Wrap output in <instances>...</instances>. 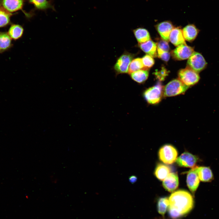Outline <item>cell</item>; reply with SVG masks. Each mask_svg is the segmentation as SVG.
<instances>
[{"label":"cell","mask_w":219,"mask_h":219,"mask_svg":"<svg viewBox=\"0 0 219 219\" xmlns=\"http://www.w3.org/2000/svg\"><path fill=\"white\" fill-rule=\"evenodd\" d=\"M10 17L9 13L0 10V27L5 26L9 23Z\"/></svg>","instance_id":"obj_26"},{"label":"cell","mask_w":219,"mask_h":219,"mask_svg":"<svg viewBox=\"0 0 219 219\" xmlns=\"http://www.w3.org/2000/svg\"><path fill=\"white\" fill-rule=\"evenodd\" d=\"M137 177L134 176H132L129 178L130 182L132 183L135 182L137 181Z\"/></svg>","instance_id":"obj_31"},{"label":"cell","mask_w":219,"mask_h":219,"mask_svg":"<svg viewBox=\"0 0 219 219\" xmlns=\"http://www.w3.org/2000/svg\"><path fill=\"white\" fill-rule=\"evenodd\" d=\"M11 44V38L5 33H0V49L5 50L9 48Z\"/></svg>","instance_id":"obj_25"},{"label":"cell","mask_w":219,"mask_h":219,"mask_svg":"<svg viewBox=\"0 0 219 219\" xmlns=\"http://www.w3.org/2000/svg\"><path fill=\"white\" fill-rule=\"evenodd\" d=\"M142 69L147 70L144 67L142 58H137L132 60L130 63L128 73L130 74L132 72Z\"/></svg>","instance_id":"obj_24"},{"label":"cell","mask_w":219,"mask_h":219,"mask_svg":"<svg viewBox=\"0 0 219 219\" xmlns=\"http://www.w3.org/2000/svg\"><path fill=\"white\" fill-rule=\"evenodd\" d=\"M156 28L162 39L169 41L170 34L174 28L172 23L169 21H163L157 24Z\"/></svg>","instance_id":"obj_12"},{"label":"cell","mask_w":219,"mask_h":219,"mask_svg":"<svg viewBox=\"0 0 219 219\" xmlns=\"http://www.w3.org/2000/svg\"><path fill=\"white\" fill-rule=\"evenodd\" d=\"M196 166L187 172L186 178L187 186L193 194L198 188L200 182L196 170Z\"/></svg>","instance_id":"obj_10"},{"label":"cell","mask_w":219,"mask_h":219,"mask_svg":"<svg viewBox=\"0 0 219 219\" xmlns=\"http://www.w3.org/2000/svg\"><path fill=\"white\" fill-rule=\"evenodd\" d=\"M178 76L179 79L189 87L196 84L200 79L198 73L188 66L180 69L178 72Z\"/></svg>","instance_id":"obj_4"},{"label":"cell","mask_w":219,"mask_h":219,"mask_svg":"<svg viewBox=\"0 0 219 219\" xmlns=\"http://www.w3.org/2000/svg\"><path fill=\"white\" fill-rule=\"evenodd\" d=\"M130 75L133 80L139 84H142L148 78L149 72L148 70L142 69L132 72Z\"/></svg>","instance_id":"obj_21"},{"label":"cell","mask_w":219,"mask_h":219,"mask_svg":"<svg viewBox=\"0 0 219 219\" xmlns=\"http://www.w3.org/2000/svg\"><path fill=\"white\" fill-rule=\"evenodd\" d=\"M170 171V169L168 166L159 163L156 167L154 174L158 179L162 181L167 176Z\"/></svg>","instance_id":"obj_19"},{"label":"cell","mask_w":219,"mask_h":219,"mask_svg":"<svg viewBox=\"0 0 219 219\" xmlns=\"http://www.w3.org/2000/svg\"><path fill=\"white\" fill-rule=\"evenodd\" d=\"M156 44L157 48L164 51H169L170 48L168 41L163 39L161 40L158 41Z\"/></svg>","instance_id":"obj_28"},{"label":"cell","mask_w":219,"mask_h":219,"mask_svg":"<svg viewBox=\"0 0 219 219\" xmlns=\"http://www.w3.org/2000/svg\"><path fill=\"white\" fill-rule=\"evenodd\" d=\"M155 74L157 78L160 81H162L164 80L168 75V72L166 69L163 68L160 71L156 72Z\"/></svg>","instance_id":"obj_30"},{"label":"cell","mask_w":219,"mask_h":219,"mask_svg":"<svg viewBox=\"0 0 219 219\" xmlns=\"http://www.w3.org/2000/svg\"><path fill=\"white\" fill-rule=\"evenodd\" d=\"M134 36L139 43H144L151 40L148 31L142 28H138L133 30Z\"/></svg>","instance_id":"obj_20"},{"label":"cell","mask_w":219,"mask_h":219,"mask_svg":"<svg viewBox=\"0 0 219 219\" xmlns=\"http://www.w3.org/2000/svg\"><path fill=\"white\" fill-rule=\"evenodd\" d=\"M4 8L10 12H13L22 9L23 0H2Z\"/></svg>","instance_id":"obj_17"},{"label":"cell","mask_w":219,"mask_h":219,"mask_svg":"<svg viewBox=\"0 0 219 219\" xmlns=\"http://www.w3.org/2000/svg\"><path fill=\"white\" fill-rule=\"evenodd\" d=\"M198 158L188 152H184L177 158L176 162L181 167L193 168L196 166Z\"/></svg>","instance_id":"obj_8"},{"label":"cell","mask_w":219,"mask_h":219,"mask_svg":"<svg viewBox=\"0 0 219 219\" xmlns=\"http://www.w3.org/2000/svg\"><path fill=\"white\" fill-rule=\"evenodd\" d=\"M157 55L159 58L165 61H169L170 57V54L169 52L164 51L157 48Z\"/></svg>","instance_id":"obj_29"},{"label":"cell","mask_w":219,"mask_h":219,"mask_svg":"<svg viewBox=\"0 0 219 219\" xmlns=\"http://www.w3.org/2000/svg\"><path fill=\"white\" fill-rule=\"evenodd\" d=\"M23 31L24 29L21 26L18 24H14L10 28L8 34L11 38L15 40H17L22 36Z\"/></svg>","instance_id":"obj_22"},{"label":"cell","mask_w":219,"mask_h":219,"mask_svg":"<svg viewBox=\"0 0 219 219\" xmlns=\"http://www.w3.org/2000/svg\"><path fill=\"white\" fill-rule=\"evenodd\" d=\"M179 178L176 173H170L163 180L162 185L164 188L169 192H174L179 185Z\"/></svg>","instance_id":"obj_11"},{"label":"cell","mask_w":219,"mask_h":219,"mask_svg":"<svg viewBox=\"0 0 219 219\" xmlns=\"http://www.w3.org/2000/svg\"><path fill=\"white\" fill-rule=\"evenodd\" d=\"M169 205V199L167 197H162L159 198L157 203V209L159 214L164 216Z\"/></svg>","instance_id":"obj_23"},{"label":"cell","mask_w":219,"mask_h":219,"mask_svg":"<svg viewBox=\"0 0 219 219\" xmlns=\"http://www.w3.org/2000/svg\"><path fill=\"white\" fill-rule=\"evenodd\" d=\"M164 87L160 83L147 89L145 90L143 96L146 101L151 105L159 103L163 96Z\"/></svg>","instance_id":"obj_2"},{"label":"cell","mask_w":219,"mask_h":219,"mask_svg":"<svg viewBox=\"0 0 219 219\" xmlns=\"http://www.w3.org/2000/svg\"><path fill=\"white\" fill-rule=\"evenodd\" d=\"M196 170L200 180L203 182H210L213 179L212 171L209 167H196Z\"/></svg>","instance_id":"obj_14"},{"label":"cell","mask_w":219,"mask_h":219,"mask_svg":"<svg viewBox=\"0 0 219 219\" xmlns=\"http://www.w3.org/2000/svg\"><path fill=\"white\" fill-rule=\"evenodd\" d=\"M138 46L147 54L153 57L158 56L157 44L151 40L144 43H139Z\"/></svg>","instance_id":"obj_16"},{"label":"cell","mask_w":219,"mask_h":219,"mask_svg":"<svg viewBox=\"0 0 219 219\" xmlns=\"http://www.w3.org/2000/svg\"><path fill=\"white\" fill-rule=\"evenodd\" d=\"M189 87L179 79H173L164 87L163 96L165 97H169L183 94Z\"/></svg>","instance_id":"obj_3"},{"label":"cell","mask_w":219,"mask_h":219,"mask_svg":"<svg viewBox=\"0 0 219 219\" xmlns=\"http://www.w3.org/2000/svg\"><path fill=\"white\" fill-rule=\"evenodd\" d=\"M199 31V30L193 24H189L182 30L185 40L189 42L193 41L196 38Z\"/></svg>","instance_id":"obj_15"},{"label":"cell","mask_w":219,"mask_h":219,"mask_svg":"<svg viewBox=\"0 0 219 219\" xmlns=\"http://www.w3.org/2000/svg\"><path fill=\"white\" fill-rule=\"evenodd\" d=\"M134 57V54L127 51L118 58L114 66L116 75L128 73V67Z\"/></svg>","instance_id":"obj_6"},{"label":"cell","mask_w":219,"mask_h":219,"mask_svg":"<svg viewBox=\"0 0 219 219\" xmlns=\"http://www.w3.org/2000/svg\"><path fill=\"white\" fill-rule=\"evenodd\" d=\"M194 52L193 47L185 44L177 46L172 51L171 54L176 60H181L189 58Z\"/></svg>","instance_id":"obj_9"},{"label":"cell","mask_w":219,"mask_h":219,"mask_svg":"<svg viewBox=\"0 0 219 219\" xmlns=\"http://www.w3.org/2000/svg\"><path fill=\"white\" fill-rule=\"evenodd\" d=\"M169 40L177 47L186 44L182 30L179 27H174L172 30L169 35Z\"/></svg>","instance_id":"obj_13"},{"label":"cell","mask_w":219,"mask_h":219,"mask_svg":"<svg viewBox=\"0 0 219 219\" xmlns=\"http://www.w3.org/2000/svg\"><path fill=\"white\" fill-rule=\"evenodd\" d=\"M29 2L33 5L37 10L45 11L48 9L55 10L51 2L48 0H28Z\"/></svg>","instance_id":"obj_18"},{"label":"cell","mask_w":219,"mask_h":219,"mask_svg":"<svg viewBox=\"0 0 219 219\" xmlns=\"http://www.w3.org/2000/svg\"><path fill=\"white\" fill-rule=\"evenodd\" d=\"M168 212L173 218H178L187 214L194 204L193 197L187 191L179 190L173 193L169 198Z\"/></svg>","instance_id":"obj_1"},{"label":"cell","mask_w":219,"mask_h":219,"mask_svg":"<svg viewBox=\"0 0 219 219\" xmlns=\"http://www.w3.org/2000/svg\"><path fill=\"white\" fill-rule=\"evenodd\" d=\"M142 60L144 67L147 70L152 67L155 63L153 57L148 54L144 55Z\"/></svg>","instance_id":"obj_27"},{"label":"cell","mask_w":219,"mask_h":219,"mask_svg":"<svg viewBox=\"0 0 219 219\" xmlns=\"http://www.w3.org/2000/svg\"><path fill=\"white\" fill-rule=\"evenodd\" d=\"M187 64L188 66L199 73L207 68V63L202 54L194 52L188 58Z\"/></svg>","instance_id":"obj_7"},{"label":"cell","mask_w":219,"mask_h":219,"mask_svg":"<svg viewBox=\"0 0 219 219\" xmlns=\"http://www.w3.org/2000/svg\"><path fill=\"white\" fill-rule=\"evenodd\" d=\"M178 152L176 149L171 144H166L162 147L158 151L160 160L167 164L173 163L177 158Z\"/></svg>","instance_id":"obj_5"}]
</instances>
